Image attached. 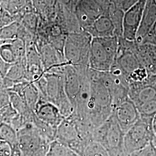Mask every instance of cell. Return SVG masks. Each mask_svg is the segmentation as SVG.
Returning <instances> with one entry per match:
<instances>
[{"mask_svg": "<svg viewBox=\"0 0 156 156\" xmlns=\"http://www.w3.org/2000/svg\"><path fill=\"white\" fill-rule=\"evenodd\" d=\"M112 114L124 133L140 118L137 107L129 97L115 106Z\"/></svg>", "mask_w": 156, "mask_h": 156, "instance_id": "10", "label": "cell"}, {"mask_svg": "<svg viewBox=\"0 0 156 156\" xmlns=\"http://www.w3.org/2000/svg\"><path fill=\"white\" fill-rule=\"evenodd\" d=\"M93 38H105L117 36L116 30L111 17L102 15L91 27L84 31Z\"/></svg>", "mask_w": 156, "mask_h": 156, "instance_id": "16", "label": "cell"}, {"mask_svg": "<svg viewBox=\"0 0 156 156\" xmlns=\"http://www.w3.org/2000/svg\"><path fill=\"white\" fill-rule=\"evenodd\" d=\"M151 156H156V151H153V153L152 154Z\"/></svg>", "mask_w": 156, "mask_h": 156, "instance_id": "37", "label": "cell"}, {"mask_svg": "<svg viewBox=\"0 0 156 156\" xmlns=\"http://www.w3.org/2000/svg\"><path fill=\"white\" fill-rule=\"evenodd\" d=\"M11 105L10 97L8 90L0 89V109Z\"/></svg>", "mask_w": 156, "mask_h": 156, "instance_id": "27", "label": "cell"}, {"mask_svg": "<svg viewBox=\"0 0 156 156\" xmlns=\"http://www.w3.org/2000/svg\"><path fill=\"white\" fill-rule=\"evenodd\" d=\"M46 156H79L66 146L56 140L50 144L49 149Z\"/></svg>", "mask_w": 156, "mask_h": 156, "instance_id": "21", "label": "cell"}, {"mask_svg": "<svg viewBox=\"0 0 156 156\" xmlns=\"http://www.w3.org/2000/svg\"><path fill=\"white\" fill-rule=\"evenodd\" d=\"M26 44V79L30 82H35L42 77L45 71L39 51L33 41Z\"/></svg>", "mask_w": 156, "mask_h": 156, "instance_id": "12", "label": "cell"}, {"mask_svg": "<svg viewBox=\"0 0 156 156\" xmlns=\"http://www.w3.org/2000/svg\"><path fill=\"white\" fill-rule=\"evenodd\" d=\"M7 146H8V145L6 142L0 140V149H2V148L6 147Z\"/></svg>", "mask_w": 156, "mask_h": 156, "instance_id": "35", "label": "cell"}, {"mask_svg": "<svg viewBox=\"0 0 156 156\" xmlns=\"http://www.w3.org/2000/svg\"><path fill=\"white\" fill-rule=\"evenodd\" d=\"M11 156H22V152L18 145L11 148Z\"/></svg>", "mask_w": 156, "mask_h": 156, "instance_id": "31", "label": "cell"}, {"mask_svg": "<svg viewBox=\"0 0 156 156\" xmlns=\"http://www.w3.org/2000/svg\"><path fill=\"white\" fill-rule=\"evenodd\" d=\"M135 52L140 63L151 75L156 74V45L149 43L136 44Z\"/></svg>", "mask_w": 156, "mask_h": 156, "instance_id": "14", "label": "cell"}, {"mask_svg": "<svg viewBox=\"0 0 156 156\" xmlns=\"http://www.w3.org/2000/svg\"><path fill=\"white\" fill-rule=\"evenodd\" d=\"M156 22V0H147L135 42L140 44Z\"/></svg>", "mask_w": 156, "mask_h": 156, "instance_id": "15", "label": "cell"}, {"mask_svg": "<svg viewBox=\"0 0 156 156\" xmlns=\"http://www.w3.org/2000/svg\"><path fill=\"white\" fill-rule=\"evenodd\" d=\"M124 134L112 114L105 122L93 130L92 140L101 145L110 156H118L124 153Z\"/></svg>", "mask_w": 156, "mask_h": 156, "instance_id": "3", "label": "cell"}, {"mask_svg": "<svg viewBox=\"0 0 156 156\" xmlns=\"http://www.w3.org/2000/svg\"><path fill=\"white\" fill-rule=\"evenodd\" d=\"M18 95L22 97L28 108L34 112L41 96L39 90L35 84L33 82H27L22 91Z\"/></svg>", "mask_w": 156, "mask_h": 156, "instance_id": "20", "label": "cell"}, {"mask_svg": "<svg viewBox=\"0 0 156 156\" xmlns=\"http://www.w3.org/2000/svg\"><path fill=\"white\" fill-rule=\"evenodd\" d=\"M3 79L4 88L7 90L15 84L27 80L26 62H16L12 65Z\"/></svg>", "mask_w": 156, "mask_h": 156, "instance_id": "18", "label": "cell"}, {"mask_svg": "<svg viewBox=\"0 0 156 156\" xmlns=\"http://www.w3.org/2000/svg\"><path fill=\"white\" fill-rule=\"evenodd\" d=\"M27 30L19 22H14L0 28V41H10L17 38L23 39Z\"/></svg>", "mask_w": 156, "mask_h": 156, "instance_id": "19", "label": "cell"}, {"mask_svg": "<svg viewBox=\"0 0 156 156\" xmlns=\"http://www.w3.org/2000/svg\"><path fill=\"white\" fill-rule=\"evenodd\" d=\"M11 66L4 62L0 57V75L2 78L5 77L6 73Z\"/></svg>", "mask_w": 156, "mask_h": 156, "instance_id": "29", "label": "cell"}, {"mask_svg": "<svg viewBox=\"0 0 156 156\" xmlns=\"http://www.w3.org/2000/svg\"><path fill=\"white\" fill-rule=\"evenodd\" d=\"M153 153V149L150 144L147 147L140 151H135L131 153H126L124 152L118 156H151Z\"/></svg>", "mask_w": 156, "mask_h": 156, "instance_id": "26", "label": "cell"}, {"mask_svg": "<svg viewBox=\"0 0 156 156\" xmlns=\"http://www.w3.org/2000/svg\"><path fill=\"white\" fill-rule=\"evenodd\" d=\"M11 150L8 145L2 149H0V156H11Z\"/></svg>", "mask_w": 156, "mask_h": 156, "instance_id": "30", "label": "cell"}, {"mask_svg": "<svg viewBox=\"0 0 156 156\" xmlns=\"http://www.w3.org/2000/svg\"><path fill=\"white\" fill-rule=\"evenodd\" d=\"M82 156H111L99 144L92 141L84 151Z\"/></svg>", "mask_w": 156, "mask_h": 156, "instance_id": "24", "label": "cell"}, {"mask_svg": "<svg viewBox=\"0 0 156 156\" xmlns=\"http://www.w3.org/2000/svg\"><path fill=\"white\" fill-rule=\"evenodd\" d=\"M62 2H63V3H65V4H68L69 2H70V1L71 0H61Z\"/></svg>", "mask_w": 156, "mask_h": 156, "instance_id": "36", "label": "cell"}, {"mask_svg": "<svg viewBox=\"0 0 156 156\" xmlns=\"http://www.w3.org/2000/svg\"><path fill=\"white\" fill-rule=\"evenodd\" d=\"M152 128L154 134L156 136V115H155L152 120Z\"/></svg>", "mask_w": 156, "mask_h": 156, "instance_id": "32", "label": "cell"}, {"mask_svg": "<svg viewBox=\"0 0 156 156\" xmlns=\"http://www.w3.org/2000/svg\"><path fill=\"white\" fill-rule=\"evenodd\" d=\"M0 4L19 22L26 14L34 11L32 0H6Z\"/></svg>", "mask_w": 156, "mask_h": 156, "instance_id": "17", "label": "cell"}, {"mask_svg": "<svg viewBox=\"0 0 156 156\" xmlns=\"http://www.w3.org/2000/svg\"><path fill=\"white\" fill-rule=\"evenodd\" d=\"M44 76L46 79V100L54 104L65 119L71 116L73 108L65 90L64 74L45 73Z\"/></svg>", "mask_w": 156, "mask_h": 156, "instance_id": "7", "label": "cell"}, {"mask_svg": "<svg viewBox=\"0 0 156 156\" xmlns=\"http://www.w3.org/2000/svg\"><path fill=\"white\" fill-rule=\"evenodd\" d=\"M152 118L140 117L126 132L124 136V152L131 153L151 144L155 135L152 128Z\"/></svg>", "mask_w": 156, "mask_h": 156, "instance_id": "6", "label": "cell"}, {"mask_svg": "<svg viewBox=\"0 0 156 156\" xmlns=\"http://www.w3.org/2000/svg\"><path fill=\"white\" fill-rule=\"evenodd\" d=\"M23 26L30 33H35L37 26V17L34 12L28 13L23 17L20 22Z\"/></svg>", "mask_w": 156, "mask_h": 156, "instance_id": "25", "label": "cell"}, {"mask_svg": "<svg viewBox=\"0 0 156 156\" xmlns=\"http://www.w3.org/2000/svg\"><path fill=\"white\" fill-rule=\"evenodd\" d=\"M136 107L140 117L153 119L156 115V100L143 103Z\"/></svg>", "mask_w": 156, "mask_h": 156, "instance_id": "23", "label": "cell"}, {"mask_svg": "<svg viewBox=\"0 0 156 156\" xmlns=\"http://www.w3.org/2000/svg\"><path fill=\"white\" fill-rule=\"evenodd\" d=\"M5 12V10L4 9L2 6L0 4V19L1 18V17L2 16V15H4Z\"/></svg>", "mask_w": 156, "mask_h": 156, "instance_id": "34", "label": "cell"}, {"mask_svg": "<svg viewBox=\"0 0 156 156\" xmlns=\"http://www.w3.org/2000/svg\"><path fill=\"white\" fill-rule=\"evenodd\" d=\"M0 57L4 62L9 65H13L16 62L11 41H2L0 45Z\"/></svg>", "mask_w": 156, "mask_h": 156, "instance_id": "22", "label": "cell"}, {"mask_svg": "<svg viewBox=\"0 0 156 156\" xmlns=\"http://www.w3.org/2000/svg\"><path fill=\"white\" fill-rule=\"evenodd\" d=\"M17 132L18 146L22 156H46L51 142L33 123L26 124Z\"/></svg>", "mask_w": 156, "mask_h": 156, "instance_id": "5", "label": "cell"}, {"mask_svg": "<svg viewBox=\"0 0 156 156\" xmlns=\"http://www.w3.org/2000/svg\"><path fill=\"white\" fill-rule=\"evenodd\" d=\"M4 79L1 76V75H0V89H4Z\"/></svg>", "mask_w": 156, "mask_h": 156, "instance_id": "33", "label": "cell"}, {"mask_svg": "<svg viewBox=\"0 0 156 156\" xmlns=\"http://www.w3.org/2000/svg\"><path fill=\"white\" fill-rule=\"evenodd\" d=\"M34 113L40 120L55 129L65 119L58 109L41 95L34 110Z\"/></svg>", "mask_w": 156, "mask_h": 156, "instance_id": "13", "label": "cell"}, {"mask_svg": "<svg viewBox=\"0 0 156 156\" xmlns=\"http://www.w3.org/2000/svg\"><path fill=\"white\" fill-rule=\"evenodd\" d=\"M55 140L69 147L79 156L92 140L84 136L75 124L69 119H65L56 129Z\"/></svg>", "mask_w": 156, "mask_h": 156, "instance_id": "8", "label": "cell"}, {"mask_svg": "<svg viewBox=\"0 0 156 156\" xmlns=\"http://www.w3.org/2000/svg\"><path fill=\"white\" fill-rule=\"evenodd\" d=\"M119 37L93 38L90 51L89 68L97 71H109L117 58Z\"/></svg>", "mask_w": 156, "mask_h": 156, "instance_id": "2", "label": "cell"}, {"mask_svg": "<svg viewBox=\"0 0 156 156\" xmlns=\"http://www.w3.org/2000/svg\"><path fill=\"white\" fill-rule=\"evenodd\" d=\"M149 43L156 45V22L151 28V31L146 35L145 39L140 43Z\"/></svg>", "mask_w": 156, "mask_h": 156, "instance_id": "28", "label": "cell"}, {"mask_svg": "<svg viewBox=\"0 0 156 156\" xmlns=\"http://www.w3.org/2000/svg\"><path fill=\"white\" fill-rule=\"evenodd\" d=\"M90 94L84 126L91 132L111 116L113 100L106 86L98 76L97 72L89 68Z\"/></svg>", "mask_w": 156, "mask_h": 156, "instance_id": "1", "label": "cell"}, {"mask_svg": "<svg viewBox=\"0 0 156 156\" xmlns=\"http://www.w3.org/2000/svg\"><path fill=\"white\" fill-rule=\"evenodd\" d=\"M102 8L97 0H79L75 12L80 27L86 31L102 15Z\"/></svg>", "mask_w": 156, "mask_h": 156, "instance_id": "11", "label": "cell"}, {"mask_svg": "<svg viewBox=\"0 0 156 156\" xmlns=\"http://www.w3.org/2000/svg\"><path fill=\"white\" fill-rule=\"evenodd\" d=\"M6 1V0H0V4H1V2H2L3 1Z\"/></svg>", "mask_w": 156, "mask_h": 156, "instance_id": "38", "label": "cell"}, {"mask_svg": "<svg viewBox=\"0 0 156 156\" xmlns=\"http://www.w3.org/2000/svg\"><path fill=\"white\" fill-rule=\"evenodd\" d=\"M147 1L138 0L124 12L122 37L126 41L135 42Z\"/></svg>", "mask_w": 156, "mask_h": 156, "instance_id": "9", "label": "cell"}, {"mask_svg": "<svg viewBox=\"0 0 156 156\" xmlns=\"http://www.w3.org/2000/svg\"><path fill=\"white\" fill-rule=\"evenodd\" d=\"M92 38L93 37L86 31L67 35L64 55L68 64L74 67H89Z\"/></svg>", "mask_w": 156, "mask_h": 156, "instance_id": "4", "label": "cell"}]
</instances>
